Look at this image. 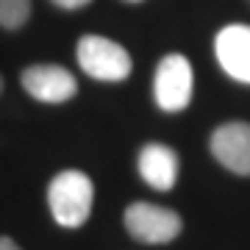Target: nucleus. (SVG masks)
Returning a JSON list of instances; mask_svg holds the SVG:
<instances>
[{"mask_svg":"<svg viewBox=\"0 0 250 250\" xmlns=\"http://www.w3.org/2000/svg\"><path fill=\"white\" fill-rule=\"evenodd\" d=\"M0 250H22L14 239H9V236H0Z\"/></svg>","mask_w":250,"mask_h":250,"instance_id":"11","label":"nucleus"},{"mask_svg":"<svg viewBox=\"0 0 250 250\" xmlns=\"http://www.w3.org/2000/svg\"><path fill=\"white\" fill-rule=\"evenodd\" d=\"M31 17V0H0V28L20 31Z\"/></svg>","mask_w":250,"mask_h":250,"instance_id":"9","label":"nucleus"},{"mask_svg":"<svg viewBox=\"0 0 250 250\" xmlns=\"http://www.w3.org/2000/svg\"><path fill=\"white\" fill-rule=\"evenodd\" d=\"M123 223L128 233L145 245H167V242L178 239L181 228H184L178 211L153 203H131L125 208Z\"/></svg>","mask_w":250,"mask_h":250,"instance_id":"4","label":"nucleus"},{"mask_svg":"<svg viewBox=\"0 0 250 250\" xmlns=\"http://www.w3.org/2000/svg\"><path fill=\"white\" fill-rule=\"evenodd\" d=\"M192 89H195V72L187 56L181 53H167L156 67L153 75V98L161 111H184L192 100Z\"/></svg>","mask_w":250,"mask_h":250,"instance_id":"3","label":"nucleus"},{"mask_svg":"<svg viewBox=\"0 0 250 250\" xmlns=\"http://www.w3.org/2000/svg\"><path fill=\"white\" fill-rule=\"evenodd\" d=\"M22 89L39 103H67L78 95V81L70 70L59 64H34L25 67L22 75Z\"/></svg>","mask_w":250,"mask_h":250,"instance_id":"5","label":"nucleus"},{"mask_svg":"<svg viewBox=\"0 0 250 250\" xmlns=\"http://www.w3.org/2000/svg\"><path fill=\"white\" fill-rule=\"evenodd\" d=\"M211 156L233 175H250V123H223L211 134Z\"/></svg>","mask_w":250,"mask_h":250,"instance_id":"6","label":"nucleus"},{"mask_svg":"<svg viewBox=\"0 0 250 250\" xmlns=\"http://www.w3.org/2000/svg\"><path fill=\"white\" fill-rule=\"evenodd\" d=\"M75 56H78L81 70L95 81L117 83V81H125L131 75V70H134L131 53L123 45H117V42H111L106 36H98V34L81 36L78 47H75Z\"/></svg>","mask_w":250,"mask_h":250,"instance_id":"2","label":"nucleus"},{"mask_svg":"<svg viewBox=\"0 0 250 250\" xmlns=\"http://www.w3.org/2000/svg\"><path fill=\"white\" fill-rule=\"evenodd\" d=\"M139 175L159 192H170L178 181V156L172 147L150 142L139 150Z\"/></svg>","mask_w":250,"mask_h":250,"instance_id":"8","label":"nucleus"},{"mask_svg":"<svg viewBox=\"0 0 250 250\" xmlns=\"http://www.w3.org/2000/svg\"><path fill=\"white\" fill-rule=\"evenodd\" d=\"M0 92H3V78H0Z\"/></svg>","mask_w":250,"mask_h":250,"instance_id":"13","label":"nucleus"},{"mask_svg":"<svg viewBox=\"0 0 250 250\" xmlns=\"http://www.w3.org/2000/svg\"><path fill=\"white\" fill-rule=\"evenodd\" d=\"M214 53L233 81L250 83V25H225L214 39Z\"/></svg>","mask_w":250,"mask_h":250,"instance_id":"7","label":"nucleus"},{"mask_svg":"<svg viewBox=\"0 0 250 250\" xmlns=\"http://www.w3.org/2000/svg\"><path fill=\"white\" fill-rule=\"evenodd\" d=\"M95 187L92 178L81 170H64L50 181L47 203L53 211V220L62 228H81L92 214Z\"/></svg>","mask_w":250,"mask_h":250,"instance_id":"1","label":"nucleus"},{"mask_svg":"<svg viewBox=\"0 0 250 250\" xmlns=\"http://www.w3.org/2000/svg\"><path fill=\"white\" fill-rule=\"evenodd\" d=\"M53 6H59V9H64V11H78V9H83V6H89L92 0H50Z\"/></svg>","mask_w":250,"mask_h":250,"instance_id":"10","label":"nucleus"},{"mask_svg":"<svg viewBox=\"0 0 250 250\" xmlns=\"http://www.w3.org/2000/svg\"><path fill=\"white\" fill-rule=\"evenodd\" d=\"M128 3H142V0H128Z\"/></svg>","mask_w":250,"mask_h":250,"instance_id":"12","label":"nucleus"}]
</instances>
